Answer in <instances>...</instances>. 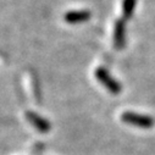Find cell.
<instances>
[{
	"label": "cell",
	"instance_id": "obj_1",
	"mask_svg": "<svg viewBox=\"0 0 155 155\" xmlns=\"http://www.w3.org/2000/svg\"><path fill=\"white\" fill-rule=\"evenodd\" d=\"M121 121L134 126V127H139V128H151L155 125V120L154 117L149 115H143V114H137V112H132V111H125L121 114Z\"/></svg>",
	"mask_w": 155,
	"mask_h": 155
},
{
	"label": "cell",
	"instance_id": "obj_2",
	"mask_svg": "<svg viewBox=\"0 0 155 155\" xmlns=\"http://www.w3.org/2000/svg\"><path fill=\"white\" fill-rule=\"evenodd\" d=\"M94 74H95V78L109 91V93H111L114 95H117L121 93L122 86L107 72V70H105L104 67H98L95 70Z\"/></svg>",
	"mask_w": 155,
	"mask_h": 155
},
{
	"label": "cell",
	"instance_id": "obj_3",
	"mask_svg": "<svg viewBox=\"0 0 155 155\" xmlns=\"http://www.w3.org/2000/svg\"><path fill=\"white\" fill-rule=\"evenodd\" d=\"M26 119L28 120V122L38 131V132H41V133H48L50 130H51V125L50 122L44 119L43 116L41 115H38L37 112L34 111H26Z\"/></svg>",
	"mask_w": 155,
	"mask_h": 155
},
{
	"label": "cell",
	"instance_id": "obj_4",
	"mask_svg": "<svg viewBox=\"0 0 155 155\" xmlns=\"http://www.w3.org/2000/svg\"><path fill=\"white\" fill-rule=\"evenodd\" d=\"M92 17V14L86 10H76V11H68L65 15V21L68 23H81L84 21H88Z\"/></svg>",
	"mask_w": 155,
	"mask_h": 155
},
{
	"label": "cell",
	"instance_id": "obj_5",
	"mask_svg": "<svg viewBox=\"0 0 155 155\" xmlns=\"http://www.w3.org/2000/svg\"><path fill=\"white\" fill-rule=\"evenodd\" d=\"M114 43L117 49H122L125 45V23H124V21H117L115 25Z\"/></svg>",
	"mask_w": 155,
	"mask_h": 155
},
{
	"label": "cell",
	"instance_id": "obj_6",
	"mask_svg": "<svg viewBox=\"0 0 155 155\" xmlns=\"http://www.w3.org/2000/svg\"><path fill=\"white\" fill-rule=\"evenodd\" d=\"M134 4H136L134 0H125L124 2L122 9H124V15H125L126 18H130L132 16L133 9H134Z\"/></svg>",
	"mask_w": 155,
	"mask_h": 155
}]
</instances>
